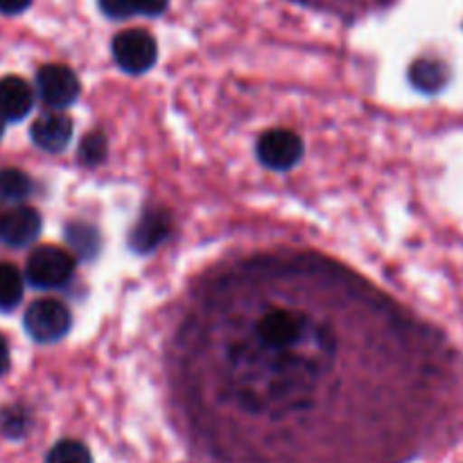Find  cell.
<instances>
[{"label": "cell", "instance_id": "cell-19", "mask_svg": "<svg viewBox=\"0 0 463 463\" xmlns=\"http://www.w3.org/2000/svg\"><path fill=\"white\" fill-rule=\"evenodd\" d=\"M9 366V348H7V342H5V337L0 335V375L7 371Z\"/></svg>", "mask_w": 463, "mask_h": 463}, {"label": "cell", "instance_id": "cell-16", "mask_svg": "<svg viewBox=\"0 0 463 463\" xmlns=\"http://www.w3.org/2000/svg\"><path fill=\"white\" fill-rule=\"evenodd\" d=\"M107 154V138L99 131L89 134L80 145V156L84 163H99Z\"/></svg>", "mask_w": 463, "mask_h": 463}, {"label": "cell", "instance_id": "cell-15", "mask_svg": "<svg viewBox=\"0 0 463 463\" xmlns=\"http://www.w3.org/2000/svg\"><path fill=\"white\" fill-rule=\"evenodd\" d=\"M45 463H93L89 448L80 441H61L48 452Z\"/></svg>", "mask_w": 463, "mask_h": 463}, {"label": "cell", "instance_id": "cell-17", "mask_svg": "<svg viewBox=\"0 0 463 463\" xmlns=\"http://www.w3.org/2000/svg\"><path fill=\"white\" fill-rule=\"evenodd\" d=\"M3 430H5V434H23V430H25V416L23 414H12V411H5V416H3Z\"/></svg>", "mask_w": 463, "mask_h": 463}, {"label": "cell", "instance_id": "cell-20", "mask_svg": "<svg viewBox=\"0 0 463 463\" xmlns=\"http://www.w3.org/2000/svg\"><path fill=\"white\" fill-rule=\"evenodd\" d=\"M3 129H5V118L0 116V136H3Z\"/></svg>", "mask_w": 463, "mask_h": 463}, {"label": "cell", "instance_id": "cell-4", "mask_svg": "<svg viewBox=\"0 0 463 463\" xmlns=\"http://www.w3.org/2000/svg\"><path fill=\"white\" fill-rule=\"evenodd\" d=\"M303 156V140L289 129H271L258 140V158L269 170H289Z\"/></svg>", "mask_w": 463, "mask_h": 463}, {"label": "cell", "instance_id": "cell-12", "mask_svg": "<svg viewBox=\"0 0 463 463\" xmlns=\"http://www.w3.org/2000/svg\"><path fill=\"white\" fill-rule=\"evenodd\" d=\"M32 193V179L21 170H0V202L3 203H16L30 197Z\"/></svg>", "mask_w": 463, "mask_h": 463}, {"label": "cell", "instance_id": "cell-14", "mask_svg": "<svg viewBox=\"0 0 463 463\" xmlns=\"http://www.w3.org/2000/svg\"><path fill=\"white\" fill-rule=\"evenodd\" d=\"M66 238L71 242V247L80 253L81 258H90L95 256V251L99 249V238H98V231L89 224H71L66 229Z\"/></svg>", "mask_w": 463, "mask_h": 463}, {"label": "cell", "instance_id": "cell-1", "mask_svg": "<svg viewBox=\"0 0 463 463\" xmlns=\"http://www.w3.org/2000/svg\"><path fill=\"white\" fill-rule=\"evenodd\" d=\"M75 269V260L68 251L57 247H41L27 258V280L36 289H54L68 283Z\"/></svg>", "mask_w": 463, "mask_h": 463}, {"label": "cell", "instance_id": "cell-5", "mask_svg": "<svg viewBox=\"0 0 463 463\" xmlns=\"http://www.w3.org/2000/svg\"><path fill=\"white\" fill-rule=\"evenodd\" d=\"M39 95L48 107L66 109L80 98V80L75 72L61 63H50L43 66L36 75Z\"/></svg>", "mask_w": 463, "mask_h": 463}, {"label": "cell", "instance_id": "cell-7", "mask_svg": "<svg viewBox=\"0 0 463 463\" xmlns=\"http://www.w3.org/2000/svg\"><path fill=\"white\" fill-rule=\"evenodd\" d=\"M72 136V122L63 113H45L32 125V140L45 152H61Z\"/></svg>", "mask_w": 463, "mask_h": 463}, {"label": "cell", "instance_id": "cell-2", "mask_svg": "<svg viewBox=\"0 0 463 463\" xmlns=\"http://www.w3.org/2000/svg\"><path fill=\"white\" fill-rule=\"evenodd\" d=\"M23 324H25L27 335L34 342L52 344L59 342L71 330V312L66 310L63 303L43 298V301H36L27 307Z\"/></svg>", "mask_w": 463, "mask_h": 463}, {"label": "cell", "instance_id": "cell-13", "mask_svg": "<svg viewBox=\"0 0 463 463\" xmlns=\"http://www.w3.org/2000/svg\"><path fill=\"white\" fill-rule=\"evenodd\" d=\"M23 298V276L9 262H0V310H14Z\"/></svg>", "mask_w": 463, "mask_h": 463}, {"label": "cell", "instance_id": "cell-10", "mask_svg": "<svg viewBox=\"0 0 463 463\" xmlns=\"http://www.w3.org/2000/svg\"><path fill=\"white\" fill-rule=\"evenodd\" d=\"M410 81L423 93H439L450 81V68L441 59H419L411 63Z\"/></svg>", "mask_w": 463, "mask_h": 463}, {"label": "cell", "instance_id": "cell-11", "mask_svg": "<svg viewBox=\"0 0 463 463\" xmlns=\"http://www.w3.org/2000/svg\"><path fill=\"white\" fill-rule=\"evenodd\" d=\"M99 9L111 18H129L134 14L158 16L167 9L170 0H98Z\"/></svg>", "mask_w": 463, "mask_h": 463}, {"label": "cell", "instance_id": "cell-18", "mask_svg": "<svg viewBox=\"0 0 463 463\" xmlns=\"http://www.w3.org/2000/svg\"><path fill=\"white\" fill-rule=\"evenodd\" d=\"M30 3L32 0H0V12L9 14V16L12 14H21L30 7Z\"/></svg>", "mask_w": 463, "mask_h": 463}, {"label": "cell", "instance_id": "cell-3", "mask_svg": "<svg viewBox=\"0 0 463 463\" xmlns=\"http://www.w3.org/2000/svg\"><path fill=\"white\" fill-rule=\"evenodd\" d=\"M113 57L125 72L140 75L156 63V41L145 30H127L113 39Z\"/></svg>", "mask_w": 463, "mask_h": 463}, {"label": "cell", "instance_id": "cell-8", "mask_svg": "<svg viewBox=\"0 0 463 463\" xmlns=\"http://www.w3.org/2000/svg\"><path fill=\"white\" fill-rule=\"evenodd\" d=\"M34 95L30 84L21 77H5L0 80V116L5 120H23L30 113Z\"/></svg>", "mask_w": 463, "mask_h": 463}, {"label": "cell", "instance_id": "cell-6", "mask_svg": "<svg viewBox=\"0 0 463 463\" xmlns=\"http://www.w3.org/2000/svg\"><path fill=\"white\" fill-rule=\"evenodd\" d=\"M41 233V217L34 208L14 206L0 213V242L9 247H27Z\"/></svg>", "mask_w": 463, "mask_h": 463}, {"label": "cell", "instance_id": "cell-9", "mask_svg": "<svg viewBox=\"0 0 463 463\" xmlns=\"http://www.w3.org/2000/svg\"><path fill=\"white\" fill-rule=\"evenodd\" d=\"M167 233H170V217H167V213L149 211L140 217L136 229L131 231L129 244L134 251L149 253L167 238Z\"/></svg>", "mask_w": 463, "mask_h": 463}]
</instances>
